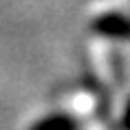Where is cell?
Listing matches in <instances>:
<instances>
[{
    "mask_svg": "<svg viewBox=\"0 0 130 130\" xmlns=\"http://www.w3.org/2000/svg\"><path fill=\"white\" fill-rule=\"evenodd\" d=\"M74 121L70 117H63V115H54V117H46L41 119L39 124H35L30 130H74Z\"/></svg>",
    "mask_w": 130,
    "mask_h": 130,
    "instance_id": "1",
    "label": "cell"
}]
</instances>
